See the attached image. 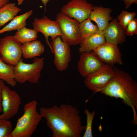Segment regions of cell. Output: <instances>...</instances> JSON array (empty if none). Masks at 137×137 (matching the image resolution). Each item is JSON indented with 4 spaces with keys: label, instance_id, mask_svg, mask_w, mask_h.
<instances>
[{
    "label": "cell",
    "instance_id": "6da1fadb",
    "mask_svg": "<svg viewBox=\"0 0 137 137\" xmlns=\"http://www.w3.org/2000/svg\"><path fill=\"white\" fill-rule=\"evenodd\" d=\"M39 111L42 117L46 119L53 137H80L85 129L79 110L73 106L62 104L42 107Z\"/></svg>",
    "mask_w": 137,
    "mask_h": 137
},
{
    "label": "cell",
    "instance_id": "7a4b0ae2",
    "mask_svg": "<svg viewBox=\"0 0 137 137\" xmlns=\"http://www.w3.org/2000/svg\"><path fill=\"white\" fill-rule=\"evenodd\" d=\"M114 75L108 84L99 92L107 96L120 98L132 109L134 121L137 124V83L130 75L116 67Z\"/></svg>",
    "mask_w": 137,
    "mask_h": 137
},
{
    "label": "cell",
    "instance_id": "3957f363",
    "mask_svg": "<svg viewBox=\"0 0 137 137\" xmlns=\"http://www.w3.org/2000/svg\"><path fill=\"white\" fill-rule=\"evenodd\" d=\"M37 102L33 100L25 104L23 115L18 120L9 137H30L42 118L37 111Z\"/></svg>",
    "mask_w": 137,
    "mask_h": 137
},
{
    "label": "cell",
    "instance_id": "277c9868",
    "mask_svg": "<svg viewBox=\"0 0 137 137\" xmlns=\"http://www.w3.org/2000/svg\"><path fill=\"white\" fill-rule=\"evenodd\" d=\"M44 58L35 57L31 63L24 62L21 58L14 66L15 79L20 83L28 82L33 84L37 83L44 67Z\"/></svg>",
    "mask_w": 137,
    "mask_h": 137
},
{
    "label": "cell",
    "instance_id": "5b68a950",
    "mask_svg": "<svg viewBox=\"0 0 137 137\" xmlns=\"http://www.w3.org/2000/svg\"><path fill=\"white\" fill-rule=\"evenodd\" d=\"M56 19L62 33L61 36L62 40L70 45L79 44L82 39L79 29L80 23L61 12L57 14Z\"/></svg>",
    "mask_w": 137,
    "mask_h": 137
},
{
    "label": "cell",
    "instance_id": "8992f818",
    "mask_svg": "<svg viewBox=\"0 0 137 137\" xmlns=\"http://www.w3.org/2000/svg\"><path fill=\"white\" fill-rule=\"evenodd\" d=\"M22 43L13 36L8 35L0 39V58L5 63L15 66L22 55Z\"/></svg>",
    "mask_w": 137,
    "mask_h": 137
},
{
    "label": "cell",
    "instance_id": "52a82bcc",
    "mask_svg": "<svg viewBox=\"0 0 137 137\" xmlns=\"http://www.w3.org/2000/svg\"><path fill=\"white\" fill-rule=\"evenodd\" d=\"M114 70L112 66L105 64L99 69L85 77V86L94 93L99 92L106 87L114 77Z\"/></svg>",
    "mask_w": 137,
    "mask_h": 137
},
{
    "label": "cell",
    "instance_id": "ba28073f",
    "mask_svg": "<svg viewBox=\"0 0 137 137\" xmlns=\"http://www.w3.org/2000/svg\"><path fill=\"white\" fill-rule=\"evenodd\" d=\"M60 36L52 39L50 48L54 55V62L57 70L60 71L66 70L71 61L70 45L63 41Z\"/></svg>",
    "mask_w": 137,
    "mask_h": 137
},
{
    "label": "cell",
    "instance_id": "9c48e42d",
    "mask_svg": "<svg viewBox=\"0 0 137 137\" xmlns=\"http://www.w3.org/2000/svg\"><path fill=\"white\" fill-rule=\"evenodd\" d=\"M2 94L3 113L0 115V119L9 120L17 114L21 103V99L15 91L11 90L5 84Z\"/></svg>",
    "mask_w": 137,
    "mask_h": 137
},
{
    "label": "cell",
    "instance_id": "30bf717a",
    "mask_svg": "<svg viewBox=\"0 0 137 137\" xmlns=\"http://www.w3.org/2000/svg\"><path fill=\"white\" fill-rule=\"evenodd\" d=\"M93 7L87 0H71L62 7L61 12L80 23L89 18Z\"/></svg>",
    "mask_w": 137,
    "mask_h": 137
},
{
    "label": "cell",
    "instance_id": "8fae6325",
    "mask_svg": "<svg viewBox=\"0 0 137 137\" xmlns=\"http://www.w3.org/2000/svg\"><path fill=\"white\" fill-rule=\"evenodd\" d=\"M33 29L43 34L47 45L50 47L48 40L49 37L51 40L58 36H61L62 33L59 24L56 21L52 20L46 16L41 18H35L32 23Z\"/></svg>",
    "mask_w": 137,
    "mask_h": 137
},
{
    "label": "cell",
    "instance_id": "7c38bea8",
    "mask_svg": "<svg viewBox=\"0 0 137 137\" xmlns=\"http://www.w3.org/2000/svg\"><path fill=\"white\" fill-rule=\"evenodd\" d=\"M104 63L112 66L123 64L122 56L117 45L106 42L92 52Z\"/></svg>",
    "mask_w": 137,
    "mask_h": 137
},
{
    "label": "cell",
    "instance_id": "4fadbf2b",
    "mask_svg": "<svg viewBox=\"0 0 137 137\" xmlns=\"http://www.w3.org/2000/svg\"><path fill=\"white\" fill-rule=\"evenodd\" d=\"M78 62V69L80 74L85 78L105 64L92 52L81 53Z\"/></svg>",
    "mask_w": 137,
    "mask_h": 137
},
{
    "label": "cell",
    "instance_id": "5bb4252c",
    "mask_svg": "<svg viewBox=\"0 0 137 137\" xmlns=\"http://www.w3.org/2000/svg\"><path fill=\"white\" fill-rule=\"evenodd\" d=\"M106 42L115 45L122 44L126 40L125 30L116 18L109 23L102 31Z\"/></svg>",
    "mask_w": 137,
    "mask_h": 137
},
{
    "label": "cell",
    "instance_id": "9a60e30c",
    "mask_svg": "<svg viewBox=\"0 0 137 137\" xmlns=\"http://www.w3.org/2000/svg\"><path fill=\"white\" fill-rule=\"evenodd\" d=\"M112 11L111 8L102 6H94L89 18L96 22L99 30L102 31L108 25L109 21L113 20L110 15Z\"/></svg>",
    "mask_w": 137,
    "mask_h": 137
},
{
    "label": "cell",
    "instance_id": "2e32d148",
    "mask_svg": "<svg viewBox=\"0 0 137 137\" xmlns=\"http://www.w3.org/2000/svg\"><path fill=\"white\" fill-rule=\"evenodd\" d=\"M106 42L102 31L99 30L95 33L82 39L79 52L80 53L92 52Z\"/></svg>",
    "mask_w": 137,
    "mask_h": 137
},
{
    "label": "cell",
    "instance_id": "e0dca14e",
    "mask_svg": "<svg viewBox=\"0 0 137 137\" xmlns=\"http://www.w3.org/2000/svg\"><path fill=\"white\" fill-rule=\"evenodd\" d=\"M22 55L25 59H32L43 54L44 46L39 40H35L23 44L22 46Z\"/></svg>",
    "mask_w": 137,
    "mask_h": 137
},
{
    "label": "cell",
    "instance_id": "ac0fdd59",
    "mask_svg": "<svg viewBox=\"0 0 137 137\" xmlns=\"http://www.w3.org/2000/svg\"><path fill=\"white\" fill-rule=\"evenodd\" d=\"M33 11L31 10L19 15L15 16L8 24L0 29V34L7 31L18 30L26 25V20L31 15Z\"/></svg>",
    "mask_w": 137,
    "mask_h": 137
},
{
    "label": "cell",
    "instance_id": "d6986e66",
    "mask_svg": "<svg viewBox=\"0 0 137 137\" xmlns=\"http://www.w3.org/2000/svg\"><path fill=\"white\" fill-rule=\"evenodd\" d=\"M21 9L15 3H8L0 8V27L11 20Z\"/></svg>",
    "mask_w": 137,
    "mask_h": 137
},
{
    "label": "cell",
    "instance_id": "ffe728a7",
    "mask_svg": "<svg viewBox=\"0 0 137 137\" xmlns=\"http://www.w3.org/2000/svg\"><path fill=\"white\" fill-rule=\"evenodd\" d=\"M14 69V66L5 63L0 58V80L12 87H15L17 83L15 79Z\"/></svg>",
    "mask_w": 137,
    "mask_h": 137
},
{
    "label": "cell",
    "instance_id": "44dd1931",
    "mask_svg": "<svg viewBox=\"0 0 137 137\" xmlns=\"http://www.w3.org/2000/svg\"><path fill=\"white\" fill-rule=\"evenodd\" d=\"M38 32L34 29L26 28L25 26L17 30L14 38L21 43L36 40L38 37Z\"/></svg>",
    "mask_w": 137,
    "mask_h": 137
},
{
    "label": "cell",
    "instance_id": "7402d4cb",
    "mask_svg": "<svg viewBox=\"0 0 137 137\" xmlns=\"http://www.w3.org/2000/svg\"><path fill=\"white\" fill-rule=\"evenodd\" d=\"M79 27L82 39L95 33L99 30L97 25L93 24L89 18L80 23Z\"/></svg>",
    "mask_w": 137,
    "mask_h": 137
},
{
    "label": "cell",
    "instance_id": "603a6c76",
    "mask_svg": "<svg viewBox=\"0 0 137 137\" xmlns=\"http://www.w3.org/2000/svg\"><path fill=\"white\" fill-rule=\"evenodd\" d=\"M136 15V14L135 12H129L123 10L117 16V20L119 24L125 30L129 22Z\"/></svg>",
    "mask_w": 137,
    "mask_h": 137
},
{
    "label": "cell",
    "instance_id": "cb8c5ba5",
    "mask_svg": "<svg viewBox=\"0 0 137 137\" xmlns=\"http://www.w3.org/2000/svg\"><path fill=\"white\" fill-rule=\"evenodd\" d=\"M84 112L87 117V124L83 137H92V124L95 112L94 111L91 112L85 109Z\"/></svg>",
    "mask_w": 137,
    "mask_h": 137
},
{
    "label": "cell",
    "instance_id": "d4e9b609",
    "mask_svg": "<svg viewBox=\"0 0 137 137\" xmlns=\"http://www.w3.org/2000/svg\"><path fill=\"white\" fill-rule=\"evenodd\" d=\"M12 130V124L9 120L0 119V137H9Z\"/></svg>",
    "mask_w": 137,
    "mask_h": 137
},
{
    "label": "cell",
    "instance_id": "484cf974",
    "mask_svg": "<svg viewBox=\"0 0 137 137\" xmlns=\"http://www.w3.org/2000/svg\"><path fill=\"white\" fill-rule=\"evenodd\" d=\"M126 35L132 36L137 34V19L135 18L130 21L125 30Z\"/></svg>",
    "mask_w": 137,
    "mask_h": 137
},
{
    "label": "cell",
    "instance_id": "4316f807",
    "mask_svg": "<svg viewBox=\"0 0 137 137\" xmlns=\"http://www.w3.org/2000/svg\"><path fill=\"white\" fill-rule=\"evenodd\" d=\"M123 1L125 5V8H128L132 4H137V0H121Z\"/></svg>",
    "mask_w": 137,
    "mask_h": 137
},
{
    "label": "cell",
    "instance_id": "83f0119b",
    "mask_svg": "<svg viewBox=\"0 0 137 137\" xmlns=\"http://www.w3.org/2000/svg\"><path fill=\"white\" fill-rule=\"evenodd\" d=\"M5 84L4 81L0 80V113L2 112V90L3 87Z\"/></svg>",
    "mask_w": 137,
    "mask_h": 137
},
{
    "label": "cell",
    "instance_id": "f1b7e54d",
    "mask_svg": "<svg viewBox=\"0 0 137 137\" xmlns=\"http://www.w3.org/2000/svg\"><path fill=\"white\" fill-rule=\"evenodd\" d=\"M9 0H0V8L9 3Z\"/></svg>",
    "mask_w": 137,
    "mask_h": 137
},
{
    "label": "cell",
    "instance_id": "f546056e",
    "mask_svg": "<svg viewBox=\"0 0 137 137\" xmlns=\"http://www.w3.org/2000/svg\"><path fill=\"white\" fill-rule=\"evenodd\" d=\"M41 1L42 4L44 5L45 8V11L46 9V6L47 4L49 1V0H41Z\"/></svg>",
    "mask_w": 137,
    "mask_h": 137
},
{
    "label": "cell",
    "instance_id": "4dcf8cb0",
    "mask_svg": "<svg viewBox=\"0 0 137 137\" xmlns=\"http://www.w3.org/2000/svg\"><path fill=\"white\" fill-rule=\"evenodd\" d=\"M25 0H17L18 5H21Z\"/></svg>",
    "mask_w": 137,
    "mask_h": 137
}]
</instances>
